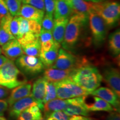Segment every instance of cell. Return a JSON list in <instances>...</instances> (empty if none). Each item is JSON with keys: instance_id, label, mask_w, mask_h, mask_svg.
<instances>
[{"instance_id": "1", "label": "cell", "mask_w": 120, "mask_h": 120, "mask_svg": "<svg viewBox=\"0 0 120 120\" xmlns=\"http://www.w3.org/2000/svg\"><path fill=\"white\" fill-rule=\"evenodd\" d=\"M68 79L91 94L99 87L103 78L96 67L82 59L73 69Z\"/></svg>"}, {"instance_id": "2", "label": "cell", "mask_w": 120, "mask_h": 120, "mask_svg": "<svg viewBox=\"0 0 120 120\" xmlns=\"http://www.w3.org/2000/svg\"><path fill=\"white\" fill-rule=\"evenodd\" d=\"M27 81L25 75L17 68L13 61L8 59L0 67V86L13 89Z\"/></svg>"}, {"instance_id": "3", "label": "cell", "mask_w": 120, "mask_h": 120, "mask_svg": "<svg viewBox=\"0 0 120 120\" xmlns=\"http://www.w3.org/2000/svg\"><path fill=\"white\" fill-rule=\"evenodd\" d=\"M88 19L77 15H72L69 19L64 32L63 47L66 50H71L78 42L82 26Z\"/></svg>"}, {"instance_id": "4", "label": "cell", "mask_w": 120, "mask_h": 120, "mask_svg": "<svg viewBox=\"0 0 120 120\" xmlns=\"http://www.w3.org/2000/svg\"><path fill=\"white\" fill-rule=\"evenodd\" d=\"M92 11L99 15L107 26H114L120 19V5L116 1L92 3Z\"/></svg>"}, {"instance_id": "5", "label": "cell", "mask_w": 120, "mask_h": 120, "mask_svg": "<svg viewBox=\"0 0 120 120\" xmlns=\"http://www.w3.org/2000/svg\"><path fill=\"white\" fill-rule=\"evenodd\" d=\"M41 30V24L20 16L19 34L17 40L21 45L35 41L39 38Z\"/></svg>"}, {"instance_id": "6", "label": "cell", "mask_w": 120, "mask_h": 120, "mask_svg": "<svg viewBox=\"0 0 120 120\" xmlns=\"http://www.w3.org/2000/svg\"><path fill=\"white\" fill-rule=\"evenodd\" d=\"M53 83L56 87L57 97L60 99L67 100L90 94L68 79Z\"/></svg>"}, {"instance_id": "7", "label": "cell", "mask_w": 120, "mask_h": 120, "mask_svg": "<svg viewBox=\"0 0 120 120\" xmlns=\"http://www.w3.org/2000/svg\"><path fill=\"white\" fill-rule=\"evenodd\" d=\"M15 63L22 73L28 75H37L45 68V66L38 57L22 55L16 60Z\"/></svg>"}, {"instance_id": "8", "label": "cell", "mask_w": 120, "mask_h": 120, "mask_svg": "<svg viewBox=\"0 0 120 120\" xmlns=\"http://www.w3.org/2000/svg\"><path fill=\"white\" fill-rule=\"evenodd\" d=\"M88 20L94 45L100 46L106 38L107 28L106 23L99 15L93 11L90 12Z\"/></svg>"}, {"instance_id": "9", "label": "cell", "mask_w": 120, "mask_h": 120, "mask_svg": "<svg viewBox=\"0 0 120 120\" xmlns=\"http://www.w3.org/2000/svg\"><path fill=\"white\" fill-rule=\"evenodd\" d=\"M79 59L73 54L64 49H60L55 62L50 67L61 70L73 69L77 66Z\"/></svg>"}, {"instance_id": "10", "label": "cell", "mask_w": 120, "mask_h": 120, "mask_svg": "<svg viewBox=\"0 0 120 120\" xmlns=\"http://www.w3.org/2000/svg\"><path fill=\"white\" fill-rule=\"evenodd\" d=\"M83 97L85 106L89 111H116L111 105L100 97L91 94L83 95Z\"/></svg>"}, {"instance_id": "11", "label": "cell", "mask_w": 120, "mask_h": 120, "mask_svg": "<svg viewBox=\"0 0 120 120\" xmlns=\"http://www.w3.org/2000/svg\"><path fill=\"white\" fill-rule=\"evenodd\" d=\"M63 111L68 116L73 115L87 116L89 115V111L85 106L83 96L67 99L66 106Z\"/></svg>"}, {"instance_id": "12", "label": "cell", "mask_w": 120, "mask_h": 120, "mask_svg": "<svg viewBox=\"0 0 120 120\" xmlns=\"http://www.w3.org/2000/svg\"><path fill=\"white\" fill-rule=\"evenodd\" d=\"M34 105L38 106V102L36 101L31 94L28 96L19 99L10 106L9 116L11 119L17 120L19 114L23 110Z\"/></svg>"}, {"instance_id": "13", "label": "cell", "mask_w": 120, "mask_h": 120, "mask_svg": "<svg viewBox=\"0 0 120 120\" xmlns=\"http://www.w3.org/2000/svg\"><path fill=\"white\" fill-rule=\"evenodd\" d=\"M102 78L111 89L120 97V74L118 69L114 67H107L103 70Z\"/></svg>"}, {"instance_id": "14", "label": "cell", "mask_w": 120, "mask_h": 120, "mask_svg": "<svg viewBox=\"0 0 120 120\" xmlns=\"http://www.w3.org/2000/svg\"><path fill=\"white\" fill-rule=\"evenodd\" d=\"M91 94L104 100L111 105L116 111L120 112V98L111 88L101 87L91 92Z\"/></svg>"}, {"instance_id": "15", "label": "cell", "mask_w": 120, "mask_h": 120, "mask_svg": "<svg viewBox=\"0 0 120 120\" xmlns=\"http://www.w3.org/2000/svg\"><path fill=\"white\" fill-rule=\"evenodd\" d=\"M2 53L7 59L15 61L23 55L22 46L17 39L10 40L2 46Z\"/></svg>"}, {"instance_id": "16", "label": "cell", "mask_w": 120, "mask_h": 120, "mask_svg": "<svg viewBox=\"0 0 120 120\" xmlns=\"http://www.w3.org/2000/svg\"><path fill=\"white\" fill-rule=\"evenodd\" d=\"M72 70H61L49 67L45 70L43 78L48 82L56 83L68 79Z\"/></svg>"}, {"instance_id": "17", "label": "cell", "mask_w": 120, "mask_h": 120, "mask_svg": "<svg viewBox=\"0 0 120 120\" xmlns=\"http://www.w3.org/2000/svg\"><path fill=\"white\" fill-rule=\"evenodd\" d=\"M45 11L27 4H22L19 16L26 19L35 21L41 25Z\"/></svg>"}, {"instance_id": "18", "label": "cell", "mask_w": 120, "mask_h": 120, "mask_svg": "<svg viewBox=\"0 0 120 120\" xmlns=\"http://www.w3.org/2000/svg\"><path fill=\"white\" fill-rule=\"evenodd\" d=\"M31 88L32 85L30 82H26L15 87L6 100L9 106L19 99L30 96L31 94Z\"/></svg>"}, {"instance_id": "19", "label": "cell", "mask_w": 120, "mask_h": 120, "mask_svg": "<svg viewBox=\"0 0 120 120\" xmlns=\"http://www.w3.org/2000/svg\"><path fill=\"white\" fill-rule=\"evenodd\" d=\"M92 2L85 0H72L70 6L72 15H77L88 19L90 12L92 11Z\"/></svg>"}, {"instance_id": "20", "label": "cell", "mask_w": 120, "mask_h": 120, "mask_svg": "<svg viewBox=\"0 0 120 120\" xmlns=\"http://www.w3.org/2000/svg\"><path fill=\"white\" fill-rule=\"evenodd\" d=\"M13 16L7 15L0 19V46H3L10 40L15 39L10 30V23Z\"/></svg>"}, {"instance_id": "21", "label": "cell", "mask_w": 120, "mask_h": 120, "mask_svg": "<svg viewBox=\"0 0 120 120\" xmlns=\"http://www.w3.org/2000/svg\"><path fill=\"white\" fill-rule=\"evenodd\" d=\"M60 47V43L55 41L53 46L49 50L44 52L40 51L39 57L45 67L49 68L53 64L58 56Z\"/></svg>"}, {"instance_id": "22", "label": "cell", "mask_w": 120, "mask_h": 120, "mask_svg": "<svg viewBox=\"0 0 120 120\" xmlns=\"http://www.w3.org/2000/svg\"><path fill=\"white\" fill-rule=\"evenodd\" d=\"M46 81L43 78H39L33 85L31 94L38 103V107L42 111L43 109V100L45 96V87Z\"/></svg>"}, {"instance_id": "23", "label": "cell", "mask_w": 120, "mask_h": 120, "mask_svg": "<svg viewBox=\"0 0 120 120\" xmlns=\"http://www.w3.org/2000/svg\"><path fill=\"white\" fill-rule=\"evenodd\" d=\"M68 20L69 19L64 18L54 19V26L52 31L54 41L59 43L62 42Z\"/></svg>"}, {"instance_id": "24", "label": "cell", "mask_w": 120, "mask_h": 120, "mask_svg": "<svg viewBox=\"0 0 120 120\" xmlns=\"http://www.w3.org/2000/svg\"><path fill=\"white\" fill-rule=\"evenodd\" d=\"M67 105V100L56 98L51 100L44 104L43 111L45 117L47 118L52 112L58 111H63Z\"/></svg>"}, {"instance_id": "25", "label": "cell", "mask_w": 120, "mask_h": 120, "mask_svg": "<svg viewBox=\"0 0 120 120\" xmlns=\"http://www.w3.org/2000/svg\"><path fill=\"white\" fill-rule=\"evenodd\" d=\"M72 15V12L68 4L64 0H57L53 13L54 19H69Z\"/></svg>"}, {"instance_id": "26", "label": "cell", "mask_w": 120, "mask_h": 120, "mask_svg": "<svg viewBox=\"0 0 120 120\" xmlns=\"http://www.w3.org/2000/svg\"><path fill=\"white\" fill-rule=\"evenodd\" d=\"M42 118V111L38 105H34L19 114L17 120H38Z\"/></svg>"}, {"instance_id": "27", "label": "cell", "mask_w": 120, "mask_h": 120, "mask_svg": "<svg viewBox=\"0 0 120 120\" xmlns=\"http://www.w3.org/2000/svg\"><path fill=\"white\" fill-rule=\"evenodd\" d=\"M109 51L113 56H119L120 53V31L116 30L109 35Z\"/></svg>"}, {"instance_id": "28", "label": "cell", "mask_w": 120, "mask_h": 120, "mask_svg": "<svg viewBox=\"0 0 120 120\" xmlns=\"http://www.w3.org/2000/svg\"><path fill=\"white\" fill-rule=\"evenodd\" d=\"M23 54L27 56L38 57L41 51V43L40 40L37 39L35 41L27 44L21 45Z\"/></svg>"}, {"instance_id": "29", "label": "cell", "mask_w": 120, "mask_h": 120, "mask_svg": "<svg viewBox=\"0 0 120 120\" xmlns=\"http://www.w3.org/2000/svg\"><path fill=\"white\" fill-rule=\"evenodd\" d=\"M11 16H19L21 8L23 4L22 0H4Z\"/></svg>"}, {"instance_id": "30", "label": "cell", "mask_w": 120, "mask_h": 120, "mask_svg": "<svg viewBox=\"0 0 120 120\" xmlns=\"http://www.w3.org/2000/svg\"><path fill=\"white\" fill-rule=\"evenodd\" d=\"M56 97V90L54 83L46 81V87H45V96L42 102L43 104H45L47 102L53 100Z\"/></svg>"}, {"instance_id": "31", "label": "cell", "mask_w": 120, "mask_h": 120, "mask_svg": "<svg viewBox=\"0 0 120 120\" xmlns=\"http://www.w3.org/2000/svg\"><path fill=\"white\" fill-rule=\"evenodd\" d=\"M54 26V17L53 15L49 14L45 15L42 21L41 22V26L43 29L48 30V31H52Z\"/></svg>"}, {"instance_id": "32", "label": "cell", "mask_w": 120, "mask_h": 120, "mask_svg": "<svg viewBox=\"0 0 120 120\" xmlns=\"http://www.w3.org/2000/svg\"><path fill=\"white\" fill-rule=\"evenodd\" d=\"M19 22H20V16H13L10 23V30L16 39H17L19 34Z\"/></svg>"}, {"instance_id": "33", "label": "cell", "mask_w": 120, "mask_h": 120, "mask_svg": "<svg viewBox=\"0 0 120 120\" xmlns=\"http://www.w3.org/2000/svg\"><path fill=\"white\" fill-rule=\"evenodd\" d=\"M39 40L41 43L54 40L52 31L41 28V32L39 35Z\"/></svg>"}, {"instance_id": "34", "label": "cell", "mask_w": 120, "mask_h": 120, "mask_svg": "<svg viewBox=\"0 0 120 120\" xmlns=\"http://www.w3.org/2000/svg\"><path fill=\"white\" fill-rule=\"evenodd\" d=\"M57 0H44L45 11L47 14L53 15Z\"/></svg>"}, {"instance_id": "35", "label": "cell", "mask_w": 120, "mask_h": 120, "mask_svg": "<svg viewBox=\"0 0 120 120\" xmlns=\"http://www.w3.org/2000/svg\"><path fill=\"white\" fill-rule=\"evenodd\" d=\"M23 4H29L45 11L44 0H22Z\"/></svg>"}, {"instance_id": "36", "label": "cell", "mask_w": 120, "mask_h": 120, "mask_svg": "<svg viewBox=\"0 0 120 120\" xmlns=\"http://www.w3.org/2000/svg\"><path fill=\"white\" fill-rule=\"evenodd\" d=\"M11 15L4 0H0V17L2 18Z\"/></svg>"}, {"instance_id": "37", "label": "cell", "mask_w": 120, "mask_h": 120, "mask_svg": "<svg viewBox=\"0 0 120 120\" xmlns=\"http://www.w3.org/2000/svg\"><path fill=\"white\" fill-rule=\"evenodd\" d=\"M8 107L6 100H0V116H3Z\"/></svg>"}, {"instance_id": "38", "label": "cell", "mask_w": 120, "mask_h": 120, "mask_svg": "<svg viewBox=\"0 0 120 120\" xmlns=\"http://www.w3.org/2000/svg\"><path fill=\"white\" fill-rule=\"evenodd\" d=\"M55 41L52 40V41L46 42L41 43V51L44 52L47 51L49 50L51 48L54 44Z\"/></svg>"}, {"instance_id": "39", "label": "cell", "mask_w": 120, "mask_h": 120, "mask_svg": "<svg viewBox=\"0 0 120 120\" xmlns=\"http://www.w3.org/2000/svg\"><path fill=\"white\" fill-rule=\"evenodd\" d=\"M9 90L7 88L0 86V100L6 98L9 94Z\"/></svg>"}, {"instance_id": "40", "label": "cell", "mask_w": 120, "mask_h": 120, "mask_svg": "<svg viewBox=\"0 0 120 120\" xmlns=\"http://www.w3.org/2000/svg\"><path fill=\"white\" fill-rule=\"evenodd\" d=\"M106 120H120L119 112L112 111L108 115Z\"/></svg>"}, {"instance_id": "41", "label": "cell", "mask_w": 120, "mask_h": 120, "mask_svg": "<svg viewBox=\"0 0 120 120\" xmlns=\"http://www.w3.org/2000/svg\"><path fill=\"white\" fill-rule=\"evenodd\" d=\"M86 116H81V115H73L69 117V120H86Z\"/></svg>"}, {"instance_id": "42", "label": "cell", "mask_w": 120, "mask_h": 120, "mask_svg": "<svg viewBox=\"0 0 120 120\" xmlns=\"http://www.w3.org/2000/svg\"><path fill=\"white\" fill-rule=\"evenodd\" d=\"M7 60L8 59L5 56L0 54V67L2 66L4 63L6 62Z\"/></svg>"}, {"instance_id": "43", "label": "cell", "mask_w": 120, "mask_h": 120, "mask_svg": "<svg viewBox=\"0 0 120 120\" xmlns=\"http://www.w3.org/2000/svg\"><path fill=\"white\" fill-rule=\"evenodd\" d=\"M85 1H87V2H90L92 3H98L103 2V1H106V0H85Z\"/></svg>"}, {"instance_id": "44", "label": "cell", "mask_w": 120, "mask_h": 120, "mask_svg": "<svg viewBox=\"0 0 120 120\" xmlns=\"http://www.w3.org/2000/svg\"><path fill=\"white\" fill-rule=\"evenodd\" d=\"M47 118V120H59L57 119L56 118L53 117H51V116H49Z\"/></svg>"}, {"instance_id": "45", "label": "cell", "mask_w": 120, "mask_h": 120, "mask_svg": "<svg viewBox=\"0 0 120 120\" xmlns=\"http://www.w3.org/2000/svg\"><path fill=\"white\" fill-rule=\"evenodd\" d=\"M64 1H65L66 2L67 4H68L69 6H70V4H71L72 0H64Z\"/></svg>"}, {"instance_id": "46", "label": "cell", "mask_w": 120, "mask_h": 120, "mask_svg": "<svg viewBox=\"0 0 120 120\" xmlns=\"http://www.w3.org/2000/svg\"><path fill=\"white\" fill-rule=\"evenodd\" d=\"M0 120H7L3 116H0Z\"/></svg>"}, {"instance_id": "47", "label": "cell", "mask_w": 120, "mask_h": 120, "mask_svg": "<svg viewBox=\"0 0 120 120\" xmlns=\"http://www.w3.org/2000/svg\"><path fill=\"white\" fill-rule=\"evenodd\" d=\"M86 120H96L92 119V118H88V117H87V119H86Z\"/></svg>"}, {"instance_id": "48", "label": "cell", "mask_w": 120, "mask_h": 120, "mask_svg": "<svg viewBox=\"0 0 120 120\" xmlns=\"http://www.w3.org/2000/svg\"><path fill=\"white\" fill-rule=\"evenodd\" d=\"M2 53V50H1V48L0 47V54Z\"/></svg>"}, {"instance_id": "49", "label": "cell", "mask_w": 120, "mask_h": 120, "mask_svg": "<svg viewBox=\"0 0 120 120\" xmlns=\"http://www.w3.org/2000/svg\"><path fill=\"white\" fill-rule=\"evenodd\" d=\"M46 120V119H44V118H41V119H40V120Z\"/></svg>"}, {"instance_id": "50", "label": "cell", "mask_w": 120, "mask_h": 120, "mask_svg": "<svg viewBox=\"0 0 120 120\" xmlns=\"http://www.w3.org/2000/svg\"><path fill=\"white\" fill-rule=\"evenodd\" d=\"M0 19H1V17H0Z\"/></svg>"}]
</instances>
